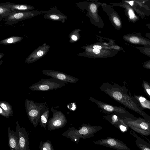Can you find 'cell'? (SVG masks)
<instances>
[{"mask_svg": "<svg viewBox=\"0 0 150 150\" xmlns=\"http://www.w3.org/2000/svg\"><path fill=\"white\" fill-rule=\"evenodd\" d=\"M137 138L136 144L137 147L141 150H150V144L145 141L137 135L135 136Z\"/></svg>", "mask_w": 150, "mask_h": 150, "instance_id": "cell-20", "label": "cell"}, {"mask_svg": "<svg viewBox=\"0 0 150 150\" xmlns=\"http://www.w3.org/2000/svg\"><path fill=\"white\" fill-rule=\"evenodd\" d=\"M4 55V53H0V59H1Z\"/></svg>", "mask_w": 150, "mask_h": 150, "instance_id": "cell-32", "label": "cell"}, {"mask_svg": "<svg viewBox=\"0 0 150 150\" xmlns=\"http://www.w3.org/2000/svg\"><path fill=\"white\" fill-rule=\"evenodd\" d=\"M3 62V61L2 60L0 61V65H1V64Z\"/></svg>", "mask_w": 150, "mask_h": 150, "instance_id": "cell-35", "label": "cell"}, {"mask_svg": "<svg viewBox=\"0 0 150 150\" xmlns=\"http://www.w3.org/2000/svg\"><path fill=\"white\" fill-rule=\"evenodd\" d=\"M146 26L148 28L150 29V23H147L146 25Z\"/></svg>", "mask_w": 150, "mask_h": 150, "instance_id": "cell-34", "label": "cell"}, {"mask_svg": "<svg viewBox=\"0 0 150 150\" xmlns=\"http://www.w3.org/2000/svg\"><path fill=\"white\" fill-rule=\"evenodd\" d=\"M52 150H54V149H53V147L52 148Z\"/></svg>", "mask_w": 150, "mask_h": 150, "instance_id": "cell-36", "label": "cell"}, {"mask_svg": "<svg viewBox=\"0 0 150 150\" xmlns=\"http://www.w3.org/2000/svg\"><path fill=\"white\" fill-rule=\"evenodd\" d=\"M93 48L94 49L96 48V49H101L102 47L101 46L98 45H95L93 46Z\"/></svg>", "mask_w": 150, "mask_h": 150, "instance_id": "cell-29", "label": "cell"}, {"mask_svg": "<svg viewBox=\"0 0 150 150\" xmlns=\"http://www.w3.org/2000/svg\"><path fill=\"white\" fill-rule=\"evenodd\" d=\"M79 129L74 127H71V133L74 142L78 145L81 138L83 139H90L94 136V134L103 128L101 126H93L89 124H83Z\"/></svg>", "mask_w": 150, "mask_h": 150, "instance_id": "cell-1", "label": "cell"}, {"mask_svg": "<svg viewBox=\"0 0 150 150\" xmlns=\"http://www.w3.org/2000/svg\"><path fill=\"white\" fill-rule=\"evenodd\" d=\"M42 73L45 75L66 83H74L79 81V79L77 78L61 71L49 69H44L42 70Z\"/></svg>", "mask_w": 150, "mask_h": 150, "instance_id": "cell-7", "label": "cell"}, {"mask_svg": "<svg viewBox=\"0 0 150 150\" xmlns=\"http://www.w3.org/2000/svg\"><path fill=\"white\" fill-rule=\"evenodd\" d=\"M0 115L6 118H8L9 117L1 107H0Z\"/></svg>", "mask_w": 150, "mask_h": 150, "instance_id": "cell-26", "label": "cell"}, {"mask_svg": "<svg viewBox=\"0 0 150 150\" xmlns=\"http://www.w3.org/2000/svg\"><path fill=\"white\" fill-rule=\"evenodd\" d=\"M117 128H119L122 132L126 131L127 130V127L121 121L120 123H119L117 125Z\"/></svg>", "mask_w": 150, "mask_h": 150, "instance_id": "cell-23", "label": "cell"}, {"mask_svg": "<svg viewBox=\"0 0 150 150\" xmlns=\"http://www.w3.org/2000/svg\"><path fill=\"white\" fill-rule=\"evenodd\" d=\"M89 100L92 102L96 104L101 110L105 112L109 113L123 112V110L121 108L113 106L103 102L99 101L93 97H90L88 98Z\"/></svg>", "mask_w": 150, "mask_h": 150, "instance_id": "cell-11", "label": "cell"}, {"mask_svg": "<svg viewBox=\"0 0 150 150\" xmlns=\"http://www.w3.org/2000/svg\"><path fill=\"white\" fill-rule=\"evenodd\" d=\"M23 37L21 36H12L0 41V44L7 45L15 44L21 42Z\"/></svg>", "mask_w": 150, "mask_h": 150, "instance_id": "cell-18", "label": "cell"}, {"mask_svg": "<svg viewBox=\"0 0 150 150\" xmlns=\"http://www.w3.org/2000/svg\"><path fill=\"white\" fill-rule=\"evenodd\" d=\"M16 123V130L19 136V150H29V137L25 129L21 127L18 122Z\"/></svg>", "mask_w": 150, "mask_h": 150, "instance_id": "cell-10", "label": "cell"}, {"mask_svg": "<svg viewBox=\"0 0 150 150\" xmlns=\"http://www.w3.org/2000/svg\"><path fill=\"white\" fill-rule=\"evenodd\" d=\"M66 83L52 78L46 79L41 78L29 88L33 91H48L60 88L65 86Z\"/></svg>", "mask_w": 150, "mask_h": 150, "instance_id": "cell-3", "label": "cell"}, {"mask_svg": "<svg viewBox=\"0 0 150 150\" xmlns=\"http://www.w3.org/2000/svg\"><path fill=\"white\" fill-rule=\"evenodd\" d=\"M40 150H42L41 149H40Z\"/></svg>", "mask_w": 150, "mask_h": 150, "instance_id": "cell-37", "label": "cell"}, {"mask_svg": "<svg viewBox=\"0 0 150 150\" xmlns=\"http://www.w3.org/2000/svg\"><path fill=\"white\" fill-rule=\"evenodd\" d=\"M124 38L125 41L130 43L141 45L144 47L150 46V40L143 37L140 33H133L125 35Z\"/></svg>", "mask_w": 150, "mask_h": 150, "instance_id": "cell-9", "label": "cell"}, {"mask_svg": "<svg viewBox=\"0 0 150 150\" xmlns=\"http://www.w3.org/2000/svg\"><path fill=\"white\" fill-rule=\"evenodd\" d=\"M146 90L150 96V89L147 88Z\"/></svg>", "mask_w": 150, "mask_h": 150, "instance_id": "cell-33", "label": "cell"}, {"mask_svg": "<svg viewBox=\"0 0 150 150\" xmlns=\"http://www.w3.org/2000/svg\"><path fill=\"white\" fill-rule=\"evenodd\" d=\"M13 3L4 2L0 4V21L2 18H6L13 12L11 10V6Z\"/></svg>", "mask_w": 150, "mask_h": 150, "instance_id": "cell-14", "label": "cell"}, {"mask_svg": "<svg viewBox=\"0 0 150 150\" xmlns=\"http://www.w3.org/2000/svg\"><path fill=\"white\" fill-rule=\"evenodd\" d=\"M51 111L53 115L52 117L47 121L48 129L52 131L64 127L67 122L65 115L62 112L57 110L53 106H52Z\"/></svg>", "mask_w": 150, "mask_h": 150, "instance_id": "cell-5", "label": "cell"}, {"mask_svg": "<svg viewBox=\"0 0 150 150\" xmlns=\"http://www.w3.org/2000/svg\"><path fill=\"white\" fill-rule=\"evenodd\" d=\"M113 21L115 25L118 27L121 26V23L119 19L117 17H114L113 18Z\"/></svg>", "mask_w": 150, "mask_h": 150, "instance_id": "cell-24", "label": "cell"}, {"mask_svg": "<svg viewBox=\"0 0 150 150\" xmlns=\"http://www.w3.org/2000/svg\"><path fill=\"white\" fill-rule=\"evenodd\" d=\"M46 103L41 110L39 124L40 126L46 128L47 125V122L50 114L49 109Z\"/></svg>", "mask_w": 150, "mask_h": 150, "instance_id": "cell-15", "label": "cell"}, {"mask_svg": "<svg viewBox=\"0 0 150 150\" xmlns=\"http://www.w3.org/2000/svg\"><path fill=\"white\" fill-rule=\"evenodd\" d=\"M52 147L51 142L49 140L44 142L41 141L40 144L39 148L42 150H52Z\"/></svg>", "mask_w": 150, "mask_h": 150, "instance_id": "cell-21", "label": "cell"}, {"mask_svg": "<svg viewBox=\"0 0 150 150\" xmlns=\"http://www.w3.org/2000/svg\"><path fill=\"white\" fill-rule=\"evenodd\" d=\"M0 107L5 112L9 117L13 116L12 107L10 103L6 101H1L0 102Z\"/></svg>", "mask_w": 150, "mask_h": 150, "instance_id": "cell-19", "label": "cell"}, {"mask_svg": "<svg viewBox=\"0 0 150 150\" xmlns=\"http://www.w3.org/2000/svg\"><path fill=\"white\" fill-rule=\"evenodd\" d=\"M146 100V99L144 97H140L139 98V100L141 102H143L145 101Z\"/></svg>", "mask_w": 150, "mask_h": 150, "instance_id": "cell-28", "label": "cell"}, {"mask_svg": "<svg viewBox=\"0 0 150 150\" xmlns=\"http://www.w3.org/2000/svg\"><path fill=\"white\" fill-rule=\"evenodd\" d=\"M146 37H148L150 40V33H148L145 34Z\"/></svg>", "mask_w": 150, "mask_h": 150, "instance_id": "cell-31", "label": "cell"}, {"mask_svg": "<svg viewBox=\"0 0 150 150\" xmlns=\"http://www.w3.org/2000/svg\"><path fill=\"white\" fill-rule=\"evenodd\" d=\"M71 38V39L74 40L76 41L77 40V36L75 35H72Z\"/></svg>", "mask_w": 150, "mask_h": 150, "instance_id": "cell-30", "label": "cell"}, {"mask_svg": "<svg viewBox=\"0 0 150 150\" xmlns=\"http://www.w3.org/2000/svg\"><path fill=\"white\" fill-rule=\"evenodd\" d=\"M50 46L44 43L38 47L25 60V63H33L45 56L47 54Z\"/></svg>", "mask_w": 150, "mask_h": 150, "instance_id": "cell-8", "label": "cell"}, {"mask_svg": "<svg viewBox=\"0 0 150 150\" xmlns=\"http://www.w3.org/2000/svg\"><path fill=\"white\" fill-rule=\"evenodd\" d=\"M125 8L127 16L130 22L134 23L139 20V18L135 14L134 9L131 6L127 3L125 5Z\"/></svg>", "mask_w": 150, "mask_h": 150, "instance_id": "cell-17", "label": "cell"}, {"mask_svg": "<svg viewBox=\"0 0 150 150\" xmlns=\"http://www.w3.org/2000/svg\"><path fill=\"white\" fill-rule=\"evenodd\" d=\"M93 52L96 54H98L100 53V51L99 49L95 48L93 50Z\"/></svg>", "mask_w": 150, "mask_h": 150, "instance_id": "cell-27", "label": "cell"}, {"mask_svg": "<svg viewBox=\"0 0 150 150\" xmlns=\"http://www.w3.org/2000/svg\"><path fill=\"white\" fill-rule=\"evenodd\" d=\"M135 48L140 50L142 54L150 57V46L146 47H136Z\"/></svg>", "mask_w": 150, "mask_h": 150, "instance_id": "cell-22", "label": "cell"}, {"mask_svg": "<svg viewBox=\"0 0 150 150\" xmlns=\"http://www.w3.org/2000/svg\"><path fill=\"white\" fill-rule=\"evenodd\" d=\"M90 9L92 13H95L96 11L97 7L95 4H92L90 5Z\"/></svg>", "mask_w": 150, "mask_h": 150, "instance_id": "cell-25", "label": "cell"}, {"mask_svg": "<svg viewBox=\"0 0 150 150\" xmlns=\"http://www.w3.org/2000/svg\"><path fill=\"white\" fill-rule=\"evenodd\" d=\"M93 143L95 145L103 146L117 150H131L122 141L110 137L94 141Z\"/></svg>", "mask_w": 150, "mask_h": 150, "instance_id": "cell-6", "label": "cell"}, {"mask_svg": "<svg viewBox=\"0 0 150 150\" xmlns=\"http://www.w3.org/2000/svg\"><path fill=\"white\" fill-rule=\"evenodd\" d=\"M46 103H38L26 98L25 108L27 116L35 127L39 123L41 111Z\"/></svg>", "mask_w": 150, "mask_h": 150, "instance_id": "cell-2", "label": "cell"}, {"mask_svg": "<svg viewBox=\"0 0 150 150\" xmlns=\"http://www.w3.org/2000/svg\"><path fill=\"white\" fill-rule=\"evenodd\" d=\"M34 8V6L29 5L13 3L11 6V10L13 12L24 11H31Z\"/></svg>", "mask_w": 150, "mask_h": 150, "instance_id": "cell-16", "label": "cell"}, {"mask_svg": "<svg viewBox=\"0 0 150 150\" xmlns=\"http://www.w3.org/2000/svg\"><path fill=\"white\" fill-rule=\"evenodd\" d=\"M44 17L45 19L53 21H62L64 17L55 6L54 7L51 8L50 10L47 11Z\"/></svg>", "mask_w": 150, "mask_h": 150, "instance_id": "cell-13", "label": "cell"}, {"mask_svg": "<svg viewBox=\"0 0 150 150\" xmlns=\"http://www.w3.org/2000/svg\"><path fill=\"white\" fill-rule=\"evenodd\" d=\"M47 12L43 11L37 10L24 11L13 12L6 18L4 21L5 25H11L16 24L23 20L33 18L42 14H45Z\"/></svg>", "mask_w": 150, "mask_h": 150, "instance_id": "cell-4", "label": "cell"}, {"mask_svg": "<svg viewBox=\"0 0 150 150\" xmlns=\"http://www.w3.org/2000/svg\"><path fill=\"white\" fill-rule=\"evenodd\" d=\"M8 146L11 150H19V136L17 131L11 130L8 128Z\"/></svg>", "mask_w": 150, "mask_h": 150, "instance_id": "cell-12", "label": "cell"}]
</instances>
